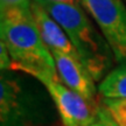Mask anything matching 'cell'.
Listing matches in <instances>:
<instances>
[{
	"label": "cell",
	"mask_w": 126,
	"mask_h": 126,
	"mask_svg": "<svg viewBox=\"0 0 126 126\" xmlns=\"http://www.w3.org/2000/svg\"><path fill=\"white\" fill-rule=\"evenodd\" d=\"M1 43L11 56V70L36 78H60L49 48L42 40L31 8L1 12Z\"/></svg>",
	"instance_id": "1"
},
{
	"label": "cell",
	"mask_w": 126,
	"mask_h": 126,
	"mask_svg": "<svg viewBox=\"0 0 126 126\" xmlns=\"http://www.w3.org/2000/svg\"><path fill=\"white\" fill-rule=\"evenodd\" d=\"M62 27L75 47L81 62L94 81L104 76L111 67L112 50L103 35L96 31L81 6L35 0Z\"/></svg>",
	"instance_id": "2"
},
{
	"label": "cell",
	"mask_w": 126,
	"mask_h": 126,
	"mask_svg": "<svg viewBox=\"0 0 126 126\" xmlns=\"http://www.w3.org/2000/svg\"><path fill=\"white\" fill-rule=\"evenodd\" d=\"M98 25L114 59L126 61V7L120 0H82Z\"/></svg>",
	"instance_id": "3"
},
{
	"label": "cell",
	"mask_w": 126,
	"mask_h": 126,
	"mask_svg": "<svg viewBox=\"0 0 126 126\" xmlns=\"http://www.w3.org/2000/svg\"><path fill=\"white\" fill-rule=\"evenodd\" d=\"M41 83L54 100L64 126H90L96 123L97 109L74 90L63 84L60 78H45Z\"/></svg>",
	"instance_id": "4"
},
{
	"label": "cell",
	"mask_w": 126,
	"mask_h": 126,
	"mask_svg": "<svg viewBox=\"0 0 126 126\" xmlns=\"http://www.w3.org/2000/svg\"><path fill=\"white\" fill-rule=\"evenodd\" d=\"M55 60L60 79L65 86L74 90L88 102L94 103L96 98V86L94 78L78 59L60 51H50Z\"/></svg>",
	"instance_id": "5"
},
{
	"label": "cell",
	"mask_w": 126,
	"mask_h": 126,
	"mask_svg": "<svg viewBox=\"0 0 126 126\" xmlns=\"http://www.w3.org/2000/svg\"><path fill=\"white\" fill-rule=\"evenodd\" d=\"M31 11L34 19H35L37 28L40 31L42 40L46 43V46L49 48L50 51L51 50L60 51L63 54L74 56V57H76L81 61L75 47L72 46L71 41L69 40L65 32L63 31L62 27L47 13V11L39 2H36L35 0L32 1Z\"/></svg>",
	"instance_id": "6"
},
{
	"label": "cell",
	"mask_w": 126,
	"mask_h": 126,
	"mask_svg": "<svg viewBox=\"0 0 126 126\" xmlns=\"http://www.w3.org/2000/svg\"><path fill=\"white\" fill-rule=\"evenodd\" d=\"M98 90L104 98L126 99V61L119 62L104 77Z\"/></svg>",
	"instance_id": "7"
},
{
	"label": "cell",
	"mask_w": 126,
	"mask_h": 126,
	"mask_svg": "<svg viewBox=\"0 0 126 126\" xmlns=\"http://www.w3.org/2000/svg\"><path fill=\"white\" fill-rule=\"evenodd\" d=\"M103 103L114 123L118 126H126V99L104 98Z\"/></svg>",
	"instance_id": "8"
},
{
	"label": "cell",
	"mask_w": 126,
	"mask_h": 126,
	"mask_svg": "<svg viewBox=\"0 0 126 126\" xmlns=\"http://www.w3.org/2000/svg\"><path fill=\"white\" fill-rule=\"evenodd\" d=\"M32 0H1V12L9 8H31Z\"/></svg>",
	"instance_id": "9"
},
{
	"label": "cell",
	"mask_w": 126,
	"mask_h": 126,
	"mask_svg": "<svg viewBox=\"0 0 126 126\" xmlns=\"http://www.w3.org/2000/svg\"><path fill=\"white\" fill-rule=\"evenodd\" d=\"M97 118H98V122L103 126H118L114 123V120L111 118V116L109 114L108 110L104 106L98 108V110H97Z\"/></svg>",
	"instance_id": "10"
},
{
	"label": "cell",
	"mask_w": 126,
	"mask_h": 126,
	"mask_svg": "<svg viewBox=\"0 0 126 126\" xmlns=\"http://www.w3.org/2000/svg\"><path fill=\"white\" fill-rule=\"evenodd\" d=\"M49 1L60 2V4H70L75 6H79V4H82V0H49Z\"/></svg>",
	"instance_id": "11"
},
{
	"label": "cell",
	"mask_w": 126,
	"mask_h": 126,
	"mask_svg": "<svg viewBox=\"0 0 126 126\" xmlns=\"http://www.w3.org/2000/svg\"><path fill=\"white\" fill-rule=\"evenodd\" d=\"M90 126H103V125H102L99 122H96V123H94V124H92V125H90Z\"/></svg>",
	"instance_id": "12"
}]
</instances>
